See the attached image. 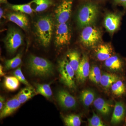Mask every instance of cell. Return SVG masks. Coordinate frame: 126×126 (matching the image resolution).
Here are the masks:
<instances>
[{
	"instance_id": "6da1fadb",
	"label": "cell",
	"mask_w": 126,
	"mask_h": 126,
	"mask_svg": "<svg viewBox=\"0 0 126 126\" xmlns=\"http://www.w3.org/2000/svg\"><path fill=\"white\" fill-rule=\"evenodd\" d=\"M54 26V20L50 15L40 16L34 23L36 36L43 47H48L50 44Z\"/></svg>"
},
{
	"instance_id": "7a4b0ae2",
	"label": "cell",
	"mask_w": 126,
	"mask_h": 126,
	"mask_svg": "<svg viewBox=\"0 0 126 126\" xmlns=\"http://www.w3.org/2000/svg\"><path fill=\"white\" fill-rule=\"evenodd\" d=\"M28 67L31 74L36 77H49L54 72L53 65L50 61L32 55L28 59Z\"/></svg>"
},
{
	"instance_id": "3957f363",
	"label": "cell",
	"mask_w": 126,
	"mask_h": 126,
	"mask_svg": "<svg viewBox=\"0 0 126 126\" xmlns=\"http://www.w3.org/2000/svg\"><path fill=\"white\" fill-rule=\"evenodd\" d=\"M99 9L94 3H86L79 10L77 16V23L79 28L92 25L96 20Z\"/></svg>"
},
{
	"instance_id": "277c9868",
	"label": "cell",
	"mask_w": 126,
	"mask_h": 126,
	"mask_svg": "<svg viewBox=\"0 0 126 126\" xmlns=\"http://www.w3.org/2000/svg\"><path fill=\"white\" fill-rule=\"evenodd\" d=\"M3 41L7 52L12 54L23 44L24 39L20 31L14 27H11L7 31Z\"/></svg>"
},
{
	"instance_id": "5b68a950",
	"label": "cell",
	"mask_w": 126,
	"mask_h": 126,
	"mask_svg": "<svg viewBox=\"0 0 126 126\" xmlns=\"http://www.w3.org/2000/svg\"><path fill=\"white\" fill-rule=\"evenodd\" d=\"M101 39L100 31L92 25L84 27L80 36L81 43L87 47H94L101 40Z\"/></svg>"
},
{
	"instance_id": "8992f818",
	"label": "cell",
	"mask_w": 126,
	"mask_h": 126,
	"mask_svg": "<svg viewBox=\"0 0 126 126\" xmlns=\"http://www.w3.org/2000/svg\"><path fill=\"white\" fill-rule=\"evenodd\" d=\"M59 70L61 80L63 83L71 89L75 88V71L66 58L59 62Z\"/></svg>"
},
{
	"instance_id": "52a82bcc",
	"label": "cell",
	"mask_w": 126,
	"mask_h": 126,
	"mask_svg": "<svg viewBox=\"0 0 126 126\" xmlns=\"http://www.w3.org/2000/svg\"><path fill=\"white\" fill-rule=\"evenodd\" d=\"M71 39V30L67 23L56 24L54 43L56 47L68 45Z\"/></svg>"
},
{
	"instance_id": "ba28073f",
	"label": "cell",
	"mask_w": 126,
	"mask_h": 126,
	"mask_svg": "<svg viewBox=\"0 0 126 126\" xmlns=\"http://www.w3.org/2000/svg\"><path fill=\"white\" fill-rule=\"evenodd\" d=\"M72 0H63L55 11L56 24L67 23L71 15Z\"/></svg>"
},
{
	"instance_id": "9c48e42d",
	"label": "cell",
	"mask_w": 126,
	"mask_h": 126,
	"mask_svg": "<svg viewBox=\"0 0 126 126\" xmlns=\"http://www.w3.org/2000/svg\"><path fill=\"white\" fill-rule=\"evenodd\" d=\"M56 97L59 104L63 108L72 109L75 108L77 106L75 98L66 90H59Z\"/></svg>"
},
{
	"instance_id": "30bf717a",
	"label": "cell",
	"mask_w": 126,
	"mask_h": 126,
	"mask_svg": "<svg viewBox=\"0 0 126 126\" xmlns=\"http://www.w3.org/2000/svg\"><path fill=\"white\" fill-rule=\"evenodd\" d=\"M6 16L10 21L15 23L24 30H28L29 21L26 14L15 11L7 14Z\"/></svg>"
},
{
	"instance_id": "8fae6325",
	"label": "cell",
	"mask_w": 126,
	"mask_h": 126,
	"mask_svg": "<svg viewBox=\"0 0 126 126\" xmlns=\"http://www.w3.org/2000/svg\"><path fill=\"white\" fill-rule=\"evenodd\" d=\"M90 64L86 55H83L76 73L77 80L80 82H84L88 77L90 72Z\"/></svg>"
},
{
	"instance_id": "7c38bea8",
	"label": "cell",
	"mask_w": 126,
	"mask_h": 126,
	"mask_svg": "<svg viewBox=\"0 0 126 126\" xmlns=\"http://www.w3.org/2000/svg\"><path fill=\"white\" fill-rule=\"evenodd\" d=\"M121 16L119 14L110 13L106 16L104 25L106 30L111 33L116 31L121 23Z\"/></svg>"
},
{
	"instance_id": "4fadbf2b",
	"label": "cell",
	"mask_w": 126,
	"mask_h": 126,
	"mask_svg": "<svg viewBox=\"0 0 126 126\" xmlns=\"http://www.w3.org/2000/svg\"><path fill=\"white\" fill-rule=\"evenodd\" d=\"M21 104V103L19 101L16 96L7 101L0 110V119L7 117L13 114L20 107Z\"/></svg>"
},
{
	"instance_id": "5bb4252c",
	"label": "cell",
	"mask_w": 126,
	"mask_h": 126,
	"mask_svg": "<svg viewBox=\"0 0 126 126\" xmlns=\"http://www.w3.org/2000/svg\"><path fill=\"white\" fill-rule=\"evenodd\" d=\"M125 113V107L123 103L121 102H116L111 119V123L117 124L120 123L124 118Z\"/></svg>"
},
{
	"instance_id": "9a60e30c",
	"label": "cell",
	"mask_w": 126,
	"mask_h": 126,
	"mask_svg": "<svg viewBox=\"0 0 126 126\" xmlns=\"http://www.w3.org/2000/svg\"><path fill=\"white\" fill-rule=\"evenodd\" d=\"M37 94L36 91L31 86H27L21 90L16 95V97L20 102L24 103L34 97Z\"/></svg>"
},
{
	"instance_id": "2e32d148",
	"label": "cell",
	"mask_w": 126,
	"mask_h": 126,
	"mask_svg": "<svg viewBox=\"0 0 126 126\" xmlns=\"http://www.w3.org/2000/svg\"><path fill=\"white\" fill-rule=\"evenodd\" d=\"M112 49L109 44H104L99 45L96 50L97 58L99 61H105L111 56Z\"/></svg>"
},
{
	"instance_id": "e0dca14e",
	"label": "cell",
	"mask_w": 126,
	"mask_h": 126,
	"mask_svg": "<svg viewBox=\"0 0 126 126\" xmlns=\"http://www.w3.org/2000/svg\"><path fill=\"white\" fill-rule=\"evenodd\" d=\"M95 108L102 115L107 116L110 113L111 109V105L101 98H98L94 102Z\"/></svg>"
},
{
	"instance_id": "ac0fdd59",
	"label": "cell",
	"mask_w": 126,
	"mask_h": 126,
	"mask_svg": "<svg viewBox=\"0 0 126 126\" xmlns=\"http://www.w3.org/2000/svg\"><path fill=\"white\" fill-rule=\"evenodd\" d=\"M123 63L121 59L117 55L110 56L105 61L106 67L112 71H118L121 69Z\"/></svg>"
},
{
	"instance_id": "d6986e66",
	"label": "cell",
	"mask_w": 126,
	"mask_h": 126,
	"mask_svg": "<svg viewBox=\"0 0 126 126\" xmlns=\"http://www.w3.org/2000/svg\"><path fill=\"white\" fill-rule=\"evenodd\" d=\"M65 58L76 74L81 60L79 53L75 50L70 51L67 53Z\"/></svg>"
},
{
	"instance_id": "ffe728a7",
	"label": "cell",
	"mask_w": 126,
	"mask_h": 126,
	"mask_svg": "<svg viewBox=\"0 0 126 126\" xmlns=\"http://www.w3.org/2000/svg\"><path fill=\"white\" fill-rule=\"evenodd\" d=\"M116 75L112 73H105L102 75L100 83L103 87L108 88L112 84L118 80Z\"/></svg>"
},
{
	"instance_id": "44dd1931",
	"label": "cell",
	"mask_w": 126,
	"mask_h": 126,
	"mask_svg": "<svg viewBox=\"0 0 126 126\" xmlns=\"http://www.w3.org/2000/svg\"><path fill=\"white\" fill-rule=\"evenodd\" d=\"M4 86L7 90L13 92L19 87L20 81L15 76H7L5 77Z\"/></svg>"
},
{
	"instance_id": "7402d4cb",
	"label": "cell",
	"mask_w": 126,
	"mask_h": 126,
	"mask_svg": "<svg viewBox=\"0 0 126 126\" xmlns=\"http://www.w3.org/2000/svg\"><path fill=\"white\" fill-rule=\"evenodd\" d=\"M80 98L84 106L89 107L94 102V93L89 89L83 90L80 94Z\"/></svg>"
},
{
	"instance_id": "603a6c76",
	"label": "cell",
	"mask_w": 126,
	"mask_h": 126,
	"mask_svg": "<svg viewBox=\"0 0 126 126\" xmlns=\"http://www.w3.org/2000/svg\"><path fill=\"white\" fill-rule=\"evenodd\" d=\"M30 2L35 5V7L34 10L36 12L44 11L53 4L52 0H33Z\"/></svg>"
},
{
	"instance_id": "cb8c5ba5",
	"label": "cell",
	"mask_w": 126,
	"mask_h": 126,
	"mask_svg": "<svg viewBox=\"0 0 126 126\" xmlns=\"http://www.w3.org/2000/svg\"><path fill=\"white\" fill-rule=\"evenodd\" d=\"M37 94H41L46 98H49L52 95L50 85L48 84H36L35 85Z\"/></svg>"
},
{
	"instance_id": "d4e9b609",
	"label": "cell",
	"mask_w": 126,
	"mask_h": 126,
	"mask_svg": "<svg viewBox=\"0 0 126 126\" xmlns=\"http://www.w3.org/2000/svg\"><path fill=\"white\" fill-rule=\"evenodd\" d=\"M22 62L21 54L18 53L13 58L7 60L5 62V69L8 70L18 67Z\"/></svg>"
},
{
	"instance_id": "484cf974",
	"label": "cell",
	"mask_w": 126,
	"mask_h": 126,
	"mask_svg": "<svg viewBox=\"0 0 126 126\" xmlns=\"http://www.w3.org/2000/svg\"><path fill=\"white\" fill-rule=\"evenodd\" d=\"M65 126H81V119L79 116L75 114H70L63 117Z\"/></svg>"
},
{
	"instance_id": "4316f807",
	"label": "cell",
	"mask_w": 126,
	"mask_h": 126,
	"mask_svg": "<svg viewBox=\"0 0 126 126\" xmlns=\"http://www.w3.org/2000/svg\"><path fill=\"white\" fill-rule=\"evenodd\" d=\"M31 3L20 5H10L11 9L15 11L18 12L26 14H31L34 11L32 8Z\"/></svg>"
},
{
	"instance_id": "83f0119b",
	"label": "cell",
	"mask_w": 126,
	"mask_h": 126,
	"mask_svg": "<svg viewBox=\"0 0 126 126\" xmlns=\"http://www.w3.org/2000/svg\"><path fill=\"white\" fill-rule=\"evenodd\" d=\"M102 75L101 70L97 66H93L90 69L89 78L90 81L96 84L100 82Z\"/></svg>"
},
{
	"instance_id": "f1b7e54d",
	"label": "cell",
	"mask_w": 126,
	"mask_h": 126,
	"mask_svg": "<svg viewBox=\"0 0 126 126\" xmlns=\"http://www.w3.org/2000/svg\"><path fill=\"white\" fill-rule=\"evenodd\" d=\"M111 87L113 93L117 96H121L125 93V86L121 80H118L113 84Z\"/></svg>"
},
{
	"instance_id": "f546056e",
	"label": "cell",
	"mask_w": 126,
	"mask_h": 126,
	"mask_svg": "<svg viewBox=\"0 0 126 126\" xmlns=\"http://www.w3.org/2000/svg\"><path fill=\"white\" fill-rule=\"evenodd\" d=\"M14 76L17 78L20 82L26 85L27 86H31L29 82L25 79L24 74L21 71V68H18L16 69L14 73Z\"/></svg>"
},
{
	"instance_id": "4dcf8cb0",
	"label": "cell",
	"mask_w": 126,
	"mask_h": 126,
	"mask_svg": "<svg viewBox=\"0 0 126 126\" xmlns=\"http://www.w3.org/2000/svg\"><path fill=\"white\" fill-rule=\"evenodd\" d=\"M89 126H105L101 118L93 112L92 117L88 119Z\"/></svg>"
},
{
	"instance_id": "1f68e13d",
	"label": "cell",
	"mask_w": 126,
	"mask_h": 126,
	"mask_svg": "<svg viewBox=\"0 0 126 126\" xmlns=\"http://www.w3.org/2000/svg\"><path fill=\"white\" fill-rule=\"evenodd\" d=\"M5 98L2 96L0 97V110H1L3 108L5 103Z\"/></svg>"
},
{
	"instance_id": "d6a6232c",
	"label": "cell",
	"mask_w": 126,
	"mask_h": 126,
	"mask_svg": "<svg viewBox=\"0 0 126 126\" xmlns=\"http://www.w3.org/2000/svg\"><path fill=\"white\" fill-rule=\"evenodd\" d=\"M3 67L1 64H0V75L1 77L4 76L5 75V73L3 72Z\"/></svg>"
},
{
	"instance_id": "836d02e7",
	"label": "cell",
	"mask_w": 126,
	"mask_h": 126,
	"mask_svg": "<svg viewBox=\"0 0 126 126\" xmlns=\"http://www.w3.org/2000/svg\"><path fill=\"white\" fill-rule=\"evenodd\" d=\"M115 2L117 4H121L126 2V0H114Z\"/></svg>"
},
{
	"instance_id": "e575fe53",
	"label": "cell",
	"mask_w": 126,
	"mask_h": 126,
	"mask_svg": "<svg viewBox=\"0 0 126 126\" xmlns=\"http://www.w3.org/2000/svg\"><path fill=\"white\" fill-rule=\"evenodd\" d=\"M3 15V11L1 8L0 9V18L1 19L2 18V16Z\"/></svg>"
},
{
	"instance_id": "d590c367",
	"label": "cell",
	"mask_w": 126,
	"mask_h": 126,
	"mask_svg": "<svg viewBox=\"0 0 126 126\" xmlns=\"http://www.w3.org/2000/svg\"><path fill=\"white\" fill-rule=\"evenodd\" d=\"M1 3H7V0H0Z\"/></svg>"
},
{
	"instance_id": "8d00e7d4",
	"label": "cell",
	"mask_w": 126,
	"mask_h": 126,
	"mask_svg": "<svg viewBox=\"0 0 126 126\" xmlns=\"http://www.w3.org/2000/svg\"><path fill=\"white\" fill-rule=\"evenodd\" d=\"M121 4L124 7L126 8V2H123V3L122 4Z\"/></svg>"
}]
</instances>
